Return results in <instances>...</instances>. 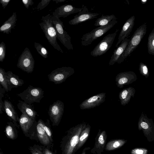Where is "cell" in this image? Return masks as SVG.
Listing matches in <instances>:
<instances>
[{
    "mask_svg": "<svg viewBox=\"0 0 154 154\" xmlns=\"http://www.w3.org/2000/svg\"><path fill=\"white\" fill-rule=\"evenodd\" d=\"M39 147L44 154H57V151L53 150L42 145H39Z\"/></svg>",
    "mask_w": 154,
    "mask_h": 154,
    "instance_id": "38",
    "label": "cell"
},
{
    "mask_svg": "<svg viewBox=\"0 0 154 154\" xmlns=\"http://www.w3.org/2000/svg\"><path fill=\"white\" fill-rule=\"evenodd\" d=\"M74 72V68L69 66H63L53 70L48 75V77L49 81L58 84L65 82Z\"/></svg>",
    "mask_w": 154,
    "mask_h": 154,
    "instance_id": "10",
    "label": "cell"
},
{
    "mask_svg": "<svg viewBox=\"0 0 154 154\" xmlns=\"http://www.w3.org/2000/svg\"><path fill=\"white\" fill-rule=\"evenodd\" d=\"M0 154H4L3 152L2 151V149H1V148H0Z\"/></svg>",
    "mask_w": 154,
    "mask_h": 154,
    "instance_id": "46",
    "label": "cell"
},
{
    "mask_svg": "<svg viewBox=\"0 0 154 154\" xmlns=\"http://www.w3.org/2000/svg\"><path fill=\"white\" fill-rule=\"evenodd\" d=\"M11 0H0V3L2 5V6L4 9H5V7L7 6L8 3L11 1Z\"/></svg>",
    "mask_w": 154,
    "mask_h": 154,
    "instance_id": "42",
    "label": "cell"
},
{
    "mask_svg": "<svg viewBox=\"0 0 154 154\" xmlns=\"http://www.w3.org/2000/svg\"><path fill=\"white\" fill-rule=\"evenodd\" d=\"M86 125L84 122L73 127L67 131L60 143L62 154H75L80 134Z\"/></svg>",
    "mask_w": 154,
    "mask_h": 154,
    "instance_id": "1",
    "label": "cell"
},
{
    "mask_svg": "<svg viewBox=\"0 0 154 154\" xmlns=\"http://www.w3.org/2000/svg\"><path fill=\"white\" fill-rule=\"evenodd\" d=\"M9 91L13 88H17L24 84V81L20 79L19 76L14 74L11 71L6 72Z\"/></svg>",
    "mask_w": 154,
    "mask_h": 154,
    "instance_id": "24",
    "label": "cell"
},
{
    "mask_svg": "<svg viewBox=\"0 0 154 154\" xmlns=\"http://www.w3.org/2000/svg\"><path fill=\"white\" fill-rule=\"evenodd\" d=\"M34 44L36 50L41 56L45 58H48V52L44 46L36 42H34Z\"/></svg>",
    "mask_w": 154,
    "mask_h": 154,
    "instance_id": "32",
    "label": "cell"
},
{
    "mask_svg": "<svg viewBox=\"0 0 154 154\" xmlns=\"http://www.w3.org/2000/svg\"><path fill=\"white\" fill-rule=\"evenodd\" d=\"M139 71L140 74L147 78L149 75V71L147 66L143 62H140L139 65Z\"/></svg>",
    "mask_w": 154,
    "mask_h": 154,
    "instance_id": "34",
    "label": "cell"
},
{
    "mask_svg": "<svg viewBox=\"0 0 154 154\" xmlns=\"http://www.w3.org/2000/svg\"><path fill=\"white\" fill-rule=\"evenodd\" d=\"M127 140L124 139H115L109 141L106 144L105 149L106 151H112L117 149L123 146Z\"/></svg>",
    "mask_w": 154,
    "mask_h": 154,
    "instance_id": "29",
    "label": "cell"
},
{
    "mask_svg": "<svg viewBox=\"0 0 154 154\" xmlns=\"http://www.w3.org/2000/svg\"><path fill=\"white\" fill-rule=\"evenodd\" d=\"M147 0H141V2L142 4H146L147 1Z\"/></svg>",
    "mask_w": 154,
    "mask_h": 154,
    "instance_id": "45",
    "label": "cell"
},
{
    "mask_svg": "<svg viewBox=\"0 0 154 154\" xmlns=\"http://www.w3.org/2000/svg\"><path fill=\"white\" fill-rule=\"evenodd\" d=\"M4 112L10 121L19 128L20 125L18 124V122L19 118L14 106L10 101L6 99L4 100Z\"/></svg>",
    "mask_w": 154,
    "mask_h": 154,
    "instance_id": "20",
    "label": "cell"
},
{
    "mask_svg": "<svg viewBox=\"0 0 154 154\" xmlns=\"http://www.w3.org/2000/svg\"><path fill=\"white\" fill-rule=\"evenodd\" d=\"M51 0H42L37 5L36 9L42 10L45 8L51 2Z\"/></svg>",
    "mask_w": 154,
    "mask_h": 154,
    "instance_id": "39",
    "label": "cell"
},
{
    "mask_svg": "<svg viewBox=\"0 0 154 154\" xmlns=\"http://www.w3.org/2000/svg\"><path fill=\"white\" fill-rule=\"evenodd\" d=\"M51 19L56 31L57 38L68 50H73L71 37L64 30L63 22L55 16H52Z\"/></svg>",
    "mask_w": 154,
    "mask_h": 154,
    "instance_id": "5",
    "label": "cell"
},
{
    "mask_svg": "<svg viewBox=\"0 0 154 154\" xmlns=\"http://www.w3.org/2000/svg\"><path fill=\"white\" fill-rule=\"evenodd\" d=\"M35 60L28 48H26L19 57L17 64V67L28 73L34 70Z\"/></svg>",
    "mask_w": 154,
    "mask_h": 154,
    "instance_id": "9",
    "label": "cell"
},
{
    "mask_svg": "<svg viewBox=\"0 0 154 154\" xmlns=\"http://www.w3.org/2000/svg\"><path fill=\"white\" fill-rule=\"evenodd\" d=\"M117 17L114 14L104 15L98 18L95 21L94 26H105L109 24L113 20H116Z\"/></svg>",
    "mask_w": 154,
    "mask_h": 154,
    "instance_id": "28",
    "label": "cell"
},
{
    "mask_svg": "<svg viewBox=\"0 0 154 154\" xmlns=\"http://www.w3.org/2000/svg\"><path fill=\"white\" fill-rule=\"evenodd\" d=\"M135 20V17L133 15L126 21L119 35L116 47H117L122 41L129 36L134 26Z\"/></svg>",
    "mask_w": 154,
    "mask_h": 154,
    "instance_id": "19",
    "label": "cell"
},
{
    "mask_svg": "<svg viewBox=\"0 0 154 154\" xmlns=\"http://www.w3.org/2000/svg\"><path fill=\"white\" fill-rule=\"evenodd\" d=\"M5 90L0 85V114L3 113L2 111H4V103L2 101V98L4 97V94L5 93Z\"/></svg>",
    "mask_w": 154,
    "mask_h": 154,
    "instance_id": "37",
    "label": "cell"
},
{
    "mask_svg": "<svg viewBox=\"0 0 154 154\" xmlns=\"http://www.w3.org/2000/svg\"><path fill=\"white\" fill-rule=\"evenodd\" d=\"M117 23L118 21L116 20H113L105 26L98 27L85 34L81 38L82 45L84 46L89 45L94 41L105 34Z\"/></svg>",
    "mask_w": 154,
    "mask_h": 154,
    "instance_id": "4",
    "label": "cell"
},
{
    "mask_svg": "<svg viewBox=\"0 0 154 154\" xmlns=\"http://www.w3.org/2000/svg\"><path fill=\"white\" fill-rule=\"evenodd\" d=\"M106 93L102 92L95 95L83 101L80 105L81 109H89L100 105L105 100Z\"/></svg>",
    "mask_w": 154,
    "mask_h": 154,
    "instance_id": "15",
    "label": "cell"
},
{
    "mask_svg": "<svg viewBox=\"0 0 154 154\" xmlns=\"http://www.w3.org/2000/svg\"><path fill=\"white\" fill-rule=\"evenodd\" d=\"M135 92V89L132 87L125 88L120 91L119 98L121 104L124 106L128 104L131 98L134 97Z\"/></svg>",
    "mask_w": 154,
    "mask_h": 154,
    "instance_id": "23",
    "label": "cell"
},
{
    "mask_svg": "<svg viewBox=\"0 0 154 154\" xmlns=\"http://www.w3.org/2000/svg\"><path fill=\"white\" fill-rule=\"evenodd\" d=\"M6 45L2 41L0 44V61L3 62L5 59L6 54Z\"/></svg>",
    "mask_w": 154,
    "mask_h": 154,
    "instance_id": "35",
    "label": "cell"
},
{
    "mask_svg": "<svg viewBox=\"0 0 154 154\" xmlns=\"http://www.w3.org/2000/svg\"><path fill=\"white\" fill-rule=\"evenodd\" d=\"M37 122L23 114L19 118V123L23 132L26 137L36 141V128Z\"/></svg>",
    "mask_w": 154,
    "mask_h": 154,
    "instance_id": "7",
    "label": "cell"
},
{
    "mask_svg": "<svg viewBox=\"0 0 154 154\" xmlns=\"http://www.w3.org/2000/svg\"><path fill=\"white\" fill-rule=\"evenodd\" d=\"M139 130H142L148 140L151 142L154 140V124L152 119L149 118L142 112L138 123Z\"/></svg>",
    "mask_w": 154,
    "mask_h": 154,
    "instance_id": "11",
    "label": "cell"
},
{
    "mask_svg": "<svg viewBox=\"0 0 154 154\" xmlns=\"http://www.w3.org/2000/svg\"><path fill=\"white\" fill-rule=\"evenodd\" d=\"M147 46L148 53L154 55V28L148 36Z\"/></svg>",
    "mask_w": 154,
    "mask_h": 154,
    "instance_id": "30",
    "label": "cell"
},
{
    "mask_svg": "<svg viewBox=\"0 0 154 154\" xmlns=\"http://www.w3.org/2000/svg\"><path fill=\"white\" fill-rule=\"evenodd\" d=\"M148 152V150L144 148H135L131 151V154H147Z\"/></svg>",
    "mask_w": 154,
    "mask_h": 154,
    "instance_id": "40",
    "label": "cell"
},
{
    "mask_svg": "<svg viewBox=\"0 0 154 154\" xmlns=\"http://www.w3.org/2000/svg\"><path fill=\"white\" fill-rule=\"evenodd\" d=\"M44 122L41 119L37 122L36 128V141L42 145L53 150V143L51 142L44 128Z\"/></svg>",
    "mask_w": 154,
    "mask_h": 154,
    "instance_id": "13",
    "label": "cell"
},
{
    "mask_svg": "<svg viewBox=\"0 0 154 154\" xmlns=\"http://www.w3.org/2000/svg\"><path fill=\"white\" fill-rule=\"evenodd\" d=\"M147 29L146 23L137 29L128 42L127 47L117 63L120 64L123 62L138 47L145 35Z\"/></svg>",
    "mask_w": 154,
    "mask_h": 154,
    "instance_id": "3",
    "label": "cell"
},
{
    "mask_svg": "<svg viewBox=\"0 0 154 154\" xmlns=\"http://www.w3.org/2000/svg\"><path fill=\"white\" fill-rule=\"evenodd\" d=\"M18 101L17 106L22 113L26 115L33 120H35L37 112L34 110L31 104L20 100H18Z\"/></svg>",
    "mask_w": 154,
    "mask_h": 154,
    "instance_id": "22",
    "label": "cell"
},
{
    "mask_svg": "<svg viewBox=\"0 0 154 154\" xmlns=\"http://www.w3.org/2000/svg\"><path fill=\"white\" fill-rule=\"evenodd\" d=\"M107 138L106 131H101L99 129L95 138L94 145L91 152L94 154H102L105 147Z\"/></svg>",
    "mask_w": 154,
    "mask_h": 154,
    "instance_id": "18",
    "label": "cell"
},
{
    "mask_svg": "<svg viewBox=\"0 0 154 154\" xmlns=\"http://www.w3.org/2000/svg\"><path fill=\"white\" fill-rule=\"evenodd\" d=\"M91 127L89 124L86 125L82 131L76 146L75 152L84 145L89 136Z\"/></svg>",
    "mask_w": 154,
    "mask_h": 154,
    "instance_id": "27",
    "label": "cell"
},
{
    "mask_svg": "<svg viewBox=\"0 0 154 154\" xmlns=\"http://www.w3.org/2000/svg\"><path fill=\"white\" fill-rule=\"evenodd\" d=\"M66 1V0H53V1L55 2L56 4L64 2Z\"/></svg>",
    "mask_w": 154,
    "mask_h": 154,
    "instance_id": "44",
    "label": "cell"
},
{
    "mask_svg": "<svg viewBox=\"0 0 154 154\" xmlns=\"http://www.w3.org/2000/svg\"><path fill=\"white\" fill-rule=\"evenodd\" d=\"M63 103L57 100L50 105L48 111L50 119L53 126H58L59 124L64 110Z\"/></svg>",
    "mask_w": 154,
    "mask_h": 154,
    "instance_id": "12",
    "label": "cell"
},
{
    "mask_svg": "<svg viewBox=\"0 0 154 154\" xmlns=\"http://www.w3.org/2000/svg\"><path fill=\"white\" fill-rule=\"evenodd\" d=\"M51 16L50 14L43 16L41 20L42 22L39 25L49 43L55 49L63 53V51L57 41L56 31L53 24Z\"/></svg>",
    "mask_w": 154,
    "mask_h": 154,
    "instance_id": "2",
    "label": "cell"
},
{
    "mask_svg": "<svg viewBox=\"0 0 154 154\" xmlns=\"http://www.w3.org/2000/svg\"><path fill=\"white\" fill-rule=\"evenodd\" d=\"M17 127L11 121L8 122L5 126L4 132L6 137L8 139L15 140L18 137Z\"/></svg>",
    "mask_w": 154,
    "mask_h": 154,
    "instance_id": "26",
    "label": "cell"
},
{
    "mask_svg": "<svg viewBox=\"0 0 154 154\" xmlns=\"http://www.w3.org/2000/svg\"><path fill=\"white\" fill-rule=\"evenodd\" d=\"M44 91L42 88L30 85L26 89L17 95L26 103L31 104L34 103H40L44 97Z\"/></svg>",
    "mask_w": 154,
    "mask_h": 154,
    "instance_id": "6",
    "label": "cell"
},
{
    "mask_svg": "<svg viewBox=\"0 0 154 154\" xmlns=\"http://www.w3.org/2000/svg\"><path fill=\"white\" fill-rule=\"evenodd\" d=\"M129 40L130 39L127 38H125L114 50L109 63V66L113 65L117 63L119 57L125 50Z\"/></svg>",
    "mask_w": 154,
    "mask_h": 154,
    "instance_id": "21",
    "label": "cell"
},
{
    "mask_svg": "<svg viewBox=\"0 0 154 154\" xmlns=\"http://www.w3.org/2000/svg\"><path fill=\"white\" fill-rule=\"evenodd\" d=\"M29 149L32 154H44L38 144H35L29 146Z\"/></svg>",
    "mask_w": 154,
    "mask_h": 154,
    "instance_id": "36",
    "label": "cell"
},
{
    "mask_svg": "<svg viewBox=\"0 0 154 154\" xmlns=\"http://www.w3.org/2000/svg\"><path fill=\"white\" fill-rule=\"evenodd\" d=\"M22 2L26 8L28 9L30 6L32 5L34 2L32 0H22Z\"/></svg>",
    "mask_w": 154,
    "mask_h": 154,
    "instance_id": "41",
    "label": "cell"
},
{
    "mask_svg": "<svg viewBox=\"0 0 154 154\" xmlns=\"http://www.w3.org/2000/svg\"><path fill=\"white\" fill-rule=\"evenodd\" d=\"M137 79L135 73L132 71L121 72L116 76L115 81L117 86L122 88L125 85L132 83Z\"/></svg>",
    "mask_w": 154,
    "mask_h": 154,
    "instance_id": "16",
    "label": "cell"
},
{
    "mask_svg": "<svg viewBox=\"0 0 154 154\" xmlns=\"http://www.w3.org/2000/svg\"><path fill=\"white\" fill-rule=\"evenodd\" d=\"M83 8H76L70 4H66L57 8L53 12L52 16L58 18L66 17L72 14L79 13Z\"/></svg>",
    "mask_w": 154,
    "mask_h": 154,
    "instance_id": "17",
    "label": "cell"
},
{
    "mask_svg": "<svg viewBox=\"0 0 154 154\" xmlns=\"http://www.w3.org/2000/svg\"><path fill=\"white\" fill-rule=\"evenodd\" d=\"M5 69L0 68V85L5 89V91L8 92L9 91L8 82Z\"/></svg>",
    "mask_w": 154,
    "mask_h": 154,
    "instance_id": "31",
    "label": "cell"
},
{
    "mask_svg": "<svg viewBox=\"0 0 154 154\" xmlns=\"http://www.w3.org/2000/svg\"><path fill=\"white\" fill-rule=\"evenodd\" d=\"M82 7L83 8L82 11L75 16L73 19L69 21V23L70 25H78L96 18L99 15V14L98 13L89 12L88 8L84 5H82Z\"/></svg>",
    "mask_w": 154,
    "mask_h": 154,
    "instance_id": "14",
    "label": "cell"
},
{
    "mask_svg": "<svg viewBox=\"0 0 154 154\" xmlns=\"http://www.w3.org/2000/svg\"><path fill=\"white\" fill-rule=\"evenodd\" d=\"M17 20L16 13L14 12L12 15L1 26L0 32L7 34L10 33L11 29L15 28Z\"/></svg>",
    "mask_w": 154,
    "mask_h": 154,
    "instance_id": "25",
    "label": "cell"
},
{
    "mask_svg": "<svg viewBox=\"0 0 154 154\" xmlns=\"http://www.w3.org/2000/svg\"><path fill=\"white\" fill-rule=\"evenodd\" d=\"M44 128L51 142L53 143V135L50 125V121L49 119L44 124Z\"/></svg>",
    "mask_w": 154,
    "mask_h": 154,
    "instance_id": "33",
    "label": "cell"
},
{
    "mask_svg": "<svg viewBox=\"0 0 154 154\" xmlns=\"http://www.w3.org/2000/svg\"><path fill=\"white\" fill-rule=\"evenodd\" d=\"M119 30L116 29L113 33L105 36L91 52V55L96 57L105 54L112 47Z\"/></svg>",
    "mask_w": 154,
    "mask_h": 154,
    "instance_id": "8",
    "label": "cell"
},
{
    "mask_svg": "<svg viewBox=\"0 0 154 154\" xmlns=\"http://www.w3.org/2000/svg\"><path fill=\"white\" fill-rule=\"evenodd\" d=\"M90 147H88L85 148L83 150L81 154H87L86 153V151L90 149Z\"/></svg>",
    "mask_w": 154,
    "mask_h": 154,
    "instance_id": "43",
    "label": "cell"
}]
</instances>
